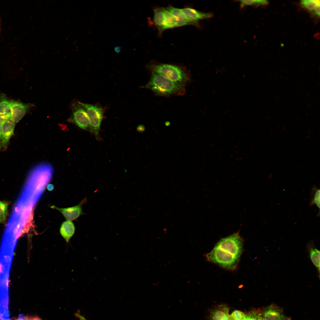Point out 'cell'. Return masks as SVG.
Instances as JSON below:
<instances>
[{"label":"cell","instance_id":"6da1fadb","mask_svg":"<svg viewBox=\"0 0 320 320\" xmlns=\"http://www.w3.org/2000/svg\"><path fill=\"white\" fill-rule=\"evenodd\" d=\"M244 240L239 232L220 239L205 256L207 260L229 270H234L243 250Z\"/></svg>","mask_w":320,"mask_h":320},{"label":"cell","instance_id":"7a4b0ae2","mask_svg":"<svg viewBox=\"0 0 320 320\" xmlns=\"http://www.w3.org/2000/svg\"><path fill=\"white\" fill-rule=\"evenodd\" d=\"M185 86L151 73L149 81L143 87L151 90L157 96L168 97L184 95L186 92Z\"/></svg>","mask_w":320,"mask_h":320},{"label":"cell","instance_id":"3957f363","mask_svg":"<svg viewBox=\"0 0 320 320\" xmlns=\"http://www.w3.org/2000/svg\"><path fill=\"white\" fill-rule=\"evenodd\" d=\"M151 73L164 77L186 86L191 81V75L184 67L180 65L151 62L147 65Z\"/></svg>","mask_w":320,"mask_h":320},{"label":"cell","instance_id":"277c9868","mask_svg":"<svg viewBox=\"0 0 320 320\" xmlns=\"http://www.w3.org/2000/svg\"><path fill=\"white\" fill-rule=\"evenodd\" d=\"M88 115L90 129L96 138H98L100 127L103 117V110L97 105H92L80 102Z\"/></svg>","mask_w":320,"mask_h":320},{"label":"cell","instance_id":"5b68a950","mask_svg":"<svg viewBox=\"0 0 320 320\" xmlns=\"http://www.w3.org/2000/svg\"><path fill=\"white\" fill-rule=\"evenodd\" d=\"M71 108L72 114L70 121L82 129L86 130L90 128L88 115L80 102L74 101L72 104Z\"/></svg>","mask_w":320,"mask_h":320},{"label":"cell","instance_id":"8992f818","mask_svg":"<svg viewBox=\"0 0 320 320\" xmlns=\"http://www.w3.org/2000/svg\"><path fill=\"white\" fill-rule=\"evenodd\" d=\"M33 106L30 103H24L19 100H11L12 113L10 120L15 123L18 122Z\"/></svg>","mask_w":320,"mask_h":320},{"label":"cell","instance_id":"52a82bcc","mask_svg":"<svg viewBox=\"0 0 320 320\" xmlns=\"http://www.w3.org/2000/svg\"><path fill=\"white\" fill-rule=\"evenodd\" d=\"M265 320H290L282 310L275 304H272L264 308L260 313Z\"/></svg>","mask_w":320,"mask_h":320},{"label":"cell","instance_id":"ba28073f","mask_svg":"<svg viewBox=\"0 0 320 320\" xmlns=\"http://www.w3.org/2000/svg\"><path fill=\"white\" fill-rule=\"evenodd\" d=\"M86 198L84 199L78 205L72 207L60 208L55 205L51 207L52 208L57 210L63 215L67 220L72 221L84 214L82 210V205L86 201Z\"/></svg>","mask_w":320,"mask_h":320},{"label":"cell","instance_id":"9c48e42d","mask_svg":"<svg viewBox=\"0 0 320 320\" xmlns=\"http://www.w3.org/2000/svg\"><path fill=\"white\" fill-rule=\"evenodd\" d=\"M15 123L10 120H7L1 125L2 129V139L1 149L4 151L7 148L9 140L13 135Z\"/></svg>","mask_w":320,"mask_h":320},{"label":"cell","instance_id":"30bf717a","mask_svg":"<svg viewBox=\"0 0 320 320\" xmlns=\"http://www.w3.org/2000/svg\"><path fill=\"white\" fill-rule=\"evenodd\" d=\"M166 8L175 17L177 21V27L184 26L187 25H193L197 26L199 25V24L189 20L182 9L171 6Z\"/></svg>","mask_w":320,"mask_h":320},{"label":"cell","instance_id":"8fae6325","mask_svg":"<svg viewBox=\"0 0 320 320\" xmlns=\"http://www.w3.org/2000/svg\"><path fill=\"white\" fill-rule=\"evenodd\" d=\"M182 9L189 20L198 24L199 20L209 18L213 16L211 13L200 12L190 7H185Z\"/></svg>","mask_w":320,"mask_h":320},{"label":"cell","instance_id":"7c38bea8","mask_svg":"<svg viewBox=\"0 0 320 320\" xmlns=\"http://www.w3.org/2000/svg\"><path fill=\"white\" fill-rule=\"evenodd\" d=\"M11 101L4 94L0 95V115L7 120L11 116Z\"/></svg>","mask_w":320,"mask_h":320},{"label":"cell","instance_id":"4fadbf2b","mask_svg":"<svg viewBox=\"0 0 320 320\" xmlns=\"http://www.w3.org/2000/svg\"><path fill=\"white\" fill-rule=\"evenodd\" d=\"M229 310L226 304L218 305L211 310L209 318L212 320H222L228 314Z\"/></svg>","mask_w":320,"mask_h":320},{"label":"cell","instance_id":"5bb4252c","mask_svg":"<svg viewBox=\"0 0 320 320\" xmlns=\"http://www.w3.org/2000/svg\"><path fill=\"white\" fill-rule=\"evenodd\" d=\"M153 21L159 34L166 29L163 8H157L154 9Z\"/></svg>","mask_w":320,"mask_h":320},{"label":"cell","instance_id":"9a60e30c","mask_svg":"<svg viewBox=\"0 0 320 320\" xmlns=\"http://www.w3.org/2000/svg\"><path fill=\"white\" fill-rule=\"evenodd\" d=\"M75 227L73 223L70 220L64 222L61 224L60 232L62 237L67 242H68L74 234Z\"/></svg>","mask_w":320,"mask_h":320},{"label":"cell","instance_id":"2e32d148","mask_svg":"<svg viewBox=\"0 0 320 320\" xmlns=\"http://www.w3.org/2000/svg\"><path fill=\"white\" fill-rule=\"evenodd\" d=\"M309 257L312 263L320 272V251L314 246L313 242L310 241L307 244Z\"/></svg>","mask_w":320,"mask_h":320},{"label":"cell","instance_id":"e0dca14e","mask_svg":"<svg viewBox=\"0 0 320 320\" xmlns=\"http://www.w3.org/2000/svg\"><path fill=\"white\" fill-rule=\"evenodd\" d=\"M163 9L166 29L177 27V21L175 17L166 8H163Z\"/></svg>","mask_w":320,"mask_h":320},{"label":"cell","instance_id":"ac0fdd59","mask_svg":"<svg viewBox=\"0 0 320 320\" xmlns=\"http://www.w3.org/2000/svg\"><path fill=\"white\" fill-rule=\"evenodd\" d=\"M312 198L310 203V206L315 204L320 210V190L314 186L312 189Z\"/></svg>","mask_w":320,"mask_h":320},{"label":"cell","instance_id":"d6986e66","mask_svg":"<svg viewBox=\"0 0 320 320\" xmlns=\"http://www.w3.org/2000/svg\"><path fill=\"white\" fill-rule=\"evenodd\" d=\"M240 3V7L242 8L246 6L267 4L268 1L266 0H241L239 1Z\"/></svg>","mask_w":320,"mask_h":320},{"label":"cell","instance_id":"ffe728a7","mask_svg":"<svg viewBox=\"0 0 320 320\" xmlns=\"http://www.w3.org/2000/svg\"><path fill=\"white\" fill-rule=\"evenodd\" d=\"M8 204L7 202L0 200V216L5 220L8 213Z\"/></svg>","mask_w":320,"mask_h":320},{"label":"cell","instance_id":"44dd1931","mask_svg":"<svg viewBox=\"0 0 320 320\" xmlns=\"http://www.w3.org/2000/svg\"><path fill=\"white\" fill-rule=\"evenodd\" d=\"M231 316L233 320H243L245 317L246 314L241 311L236 310L233 311Z\"/></svg>","mask_w":320,"mask_h":320},{"label":"cell","instance_id":"7402d4cb","mask_svg":"<svg viewBox=\"0 0 320 320\" xmlns=\"http://www.w3.org/2000/svg\"><path fill=\"white\" fill-rule=\"evenodd\" d=\"M301 4L305 7L310 11H313L316 6L312 0H303L301 1Z\"/></svg>","mask_w":320,"mask_h":320},{"label":"cell","instance_id":"603a6c76","mask_svg":"<svg viewBox=\"0 0 320 320\" xmlns=\"http://www.w3.org/2000/svg\"><path fill=\"white\" fill-rule=\"evenodd\" d=\"M259 314L256 311H252L246 314L245 317L243 320H257Z\"/></svg>","mask_w":320,"mask_h":320},{"label":"cell","instance_id":"cb8c5ba5","mask_svg":"<svg viewBox=\"0 0 320 320\" xmlns=\"http://www.w3.org/2000/svg\"><path fill=\"white\" fill-rule=\"evenodd\" d=\"M15 320H42L36 316H29L20 314L17 319Z\"/></svg>","mask_w":320,"mask_h":320},{"label":"cell","instance_id":"d4e9b609","mask_svg":"<svg viewBox=\"0 0 320 320\" xmlns=\"http://www.w3.org/2000/svg\"><path fill=\"white\" fill-rule=\"evenodd\" d=\"M313 11V13L320 16V6H316Z\"/></svg>","mask_w":320,"mask_h":320},{"label":"cell","instance_id":"484cf974","mask_svg":"<svg viewBox=\"0 0 320 320\" xmlns=\"http://www.w3.org/2000/svg\"><path fill=\"white\" fill-rule=\"evenodd\" d=\"M76 316L79 319V320H87L84 317L81 315L79 311L77 312L75 314Z\"/></svg>","mask_w":320,"mask_h":320},{"label":"cell","instance_id":"4316f807","mask_svg":"<svg viewBox=\"0 0 320 320\" xmlns=\"http://www.w3.org/2000/svg\"><path fill=\"white\" fill-rule=\"evenodd\" d=\"M2 139V129L1 125L0 124V149H1Z\"/></svg>","mask_w":320,"mask_h":320},{"label":"cell","instance_id":"83f0119b","mask_svg":"<svg viewBox=\"0 0 320 320\" xmlns=\"http://www.w3.org/2000/svg\"><path fill=\"white\" fill-rule=\"evenodd\" d=\"M54 188V185L51 184H49L47 186V189L49 191H52Z\"/></svg>","mask_w":320,"mask_h":320},{"label":"cell","instance_id":"f1b7e54d","mask_svg":"<svg viewBox=\"0 0 320 320\" xmlns=\"http://www.w3.org/2000/svg\"><path fill=\"white\" fill-rule=\"evenodd\" d=\"M222 320H233L229 314L226 315Z\"/></svg>","mask_w":320,"mask_h":320},{"label":"cell","instance_id":"f546056e","mask_svg":"<svg viewBox=\"0 0 320 320\" xmlns=\"http://www.w3.org/2000/svg\"><path fill=\"white\" fill-rule=\"evenodd\" d=\"M4 117L0 115V124L1 125L4 122L7 120Z\"/></svg>","mask_w":320,"mask_h":320},{"label":"cell","instance_id":"4dcf8cb0","mask_svg":"<svg viewBox=\"0 0 320 320\" xmlns=\"http://www.w3.org/2000/svg\"><path fill=\"white\" fill-rule=\"evenodd\" d=\"M313 2L316 6H320V1L319 0H312Z\"/></svg>","mask_w":320,"mask_h":320},{"label":"cell","instance_id":"1f68e13d","mask_svg":"<svg viewBox=\"0 0 320 320\" xmlns=\"http://www.w3.org/2000/svg\"><path fill=\"white\" fill-rule=\"evenodd\" d=\"M257 320H265V319L262 317L260 313L258 316Z\"/></svg>","mask_w":320,"mask_h":320},{"label":"cell","instance_id":"d6a6232c","mask_svg":"<svg viewBox=\"0 0 320 320\" xmlns=\"http://www.w3.org/2000/svg\"><path fill=\"white\" fill-rule=\"evenodd\" d=\"M120 48L119 47H116L115 49V50H116V52H119L120 51Z\"/></svg>","mask_w":320,"mask_h":320},{"label":"cell","instance_id":"836d02e7","mask_svg":"<svg viewBox=\"0 0 320 320\" xmlns=\"http://www.w3.org/2000/svg\"><path fill=\"white\" fill-rule=\"evenodd\" d=\"M4 220L3 218L0 216V223H2Z\"/></svg>","mask_w":320,"mask_h":320}]
</instances>
